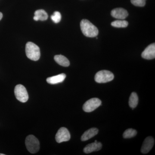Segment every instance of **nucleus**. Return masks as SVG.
Returning a JSON list of instances; mask_svg holds the SVG:
<instances>
[{
	"label": "nucleus",
	"mask_w": 155,
	"mask_h": 155,
	"mask_svg": "<svg viewBox=\"0 0 155 155\" xmlns=\"http://www.w3.org/2000/svg\"><path fill=\"white\" fill-rule=\"evenodd\" d=\"M80 27L84 35L87 37H95L98 34L97 28L87 19L81 20Z\"/></svg>",
	"instance_id": "f257e3e1"
},
{
	"label": "nucleus",
	"mask_w": 155,
	"mask_h": 155,
	"mask_svg": "<svg viewBox=\"0 0 155 155\" xmlns=\"http://www.w3.org/2000/svg\"><path fill=\"white\" fill-rule=\"evenodd\" d=\"M25 53L27 58L33 61H38L41 54L38 46L31 42H28L25 46Z\"/></svg>",
	"instance_id": "f03ea898"
},
{
	"label": "nucleus",
	"mask_w": 155,
	"mask_h": 155,
	"mask_svg": "<svg viewBox=\"0 0 155 155\" xmlns=\"http://www.w3.org/2000/svg\"><path fill=\"white\" fill-rule=\"evenodd\" d=\"M27 149L31 153H35L38 151L40 148L39 142L34 135H28L26 137L25 141Z\"/></svg>",
	"instance_id": "7ed1b4c3"
},
{
	"label": "nucleus",
	"mask_w": 155,
	"mask_h": 155,
	"mask_svg": "<svg viewBox=\"0 0 155 155\" xmlns=\"http://www.w3.org/2000/svg\"><path fill=\"white\" fill-rule=\"evenodd\" d=\"M113 73L108 70H101L97 72L95 75V81L99 83H104L110 82L114 79Z\"/></svg>",
	"instance_id": "20e7f679"
},
{
	"label": "nucleus",
	"mask_w": 155,
	"mask_h": 155,
	"mask_svg": "<svg viewBox=\"0 0 155 155\" xmlns=\"http://www.w3.org/2000/svg\"><path fill=\"white\" fill-rule=\"evenodd\" d=\"M14 94L17 100L22 103H25L28 99V92L25 87L22 84H18L14 88Z\"/></svg>",
	"instance_id": "39448f33"
},
{
	"label": "nucleus",
	"mask_w": 155,
	"mask_h": 155,
	"mask_svg": "<svg viewBox=\"0 0 155 155\" xmlns=\"http://www.w3.org/2000/svg\"><path fill=\"white\" fill-rule=\"evenodd\" d=\"M101 104V101L97 98H93L87 101L83 106V110L87 113L92 112Z\"/></svg>",
	"instance_id": "423d86ee"
},
{
	"label": "nucleus",
	"mask_w": 155,
	"mask_h": 155,
	"mask_svg": "<svg viewBox=\"0 0 155 155\" xmlns=\"http://www.w3.org/2000/svg\"><path fill=\"white\" fill-rule=\"evenodd\" d=\"M70 133L66 127H62L59 129L56 134L55 139L56 141L58 143H61L63 142L69 141L70 140Z\"/></svg>",
	"instance_id": "0eeeda50"
},
{
	"label": "nucleus",
	"mask_w": 155,
	"mask_h": 155,
	"mask_svg": "<svg viewBox=\"0 0 155 155\" xmlns=\"http://www.w3.org/2000/svg\"><path fill=\"white\" fill-rule=\"evenodd\" d=\"M154 144V140L151 136H149L144 140L142 146L141 152L142 153L146 154L149 152Z\"/></svg>",
	"instance_id": "6e6552de"
},
{
	"label": "nucleus",
	"mask_w": 155,
	"mask_h": 155,
	"mask_svg": "<svg viewBox=\"0 0 155 155\" xmlns=\"http://www.w3.org/2000/svg\"><path fill=\"white\" fill-rule=\"evenodd\" d=\"M142 57L146 60H152L155 58V44H152L149 45L143 52Z\"/></svg>",
	"instance_id": "1a4fd4ad"
},
{
	"label": "nucleus",
	"mask_w": 155,
	"mask_h": 155,
	"mask_svg": "<svg viewBox=\"0 0 155 155\" xmlns=\"http://www.w3.org/2000/svg\"><path fill=\"white\" fill-rule=\"evenodd\" d=\"M112 17L116 19H125L128 16V13L125 9L122 8H117L114 9L111 11Z\"/></svg>",
	"instance_id": "9d476101"
},
{
	"label": "nucleus",
	"mask_w": 155,
	"mask_h": 155,
	"mask_svg": "<svg viewBox=\"0 0 155 155\" xmlns=\"http://www.w3.org/2000/svg\"><path fill=\"white\" fill-rule=\"evenodd\" d=\"M102 147V145L101 142L92 143L86 146L84 149V152L85 153H90L94 151L100 150Z\"/></svg>",
	"instance_id": "9b49d317"
},
{
	"label": "nucleus",
	"mask_w": 155,
	"mask_h": 155,
	"mask_svg": "<svg viewBox=\"0 0 155 155\" xmlns=\"http://www.w3.org/2000/svg\"><path fill=\"white\" fill-rule=\"evenodd\" d=\"M66 77V74L64 73L59 74L55 76H52L47 78V81L48 83L51 84H57L61 83L65 80Z\"/></svg>",
	"instance_id": "f8f14e48"
},
{
	"label": "nucleus",
	"mask_w": 155,
	"mask_h": 155,
	"mask_svg": "<svg viewBox=\"0 0 155 155\" xmlns=\"http://www.w3.org/2000/svg\"><path fill=\"white\" fill-rule=\"evenodd\" d=\"M98 129L95 127L88 129L83 134L81 137V140L83 141L88 140L97 135L98 133Z\"/></svg>",
	"instance_id": "ddd939ff"
},
{
	"label": "nucleus",
	"mask_w": 155,
	"mask_h": 155,
	"mask_svg": "<svg viewBox=\"0 0 155 155\" xmlns=\"http://www.w3.org/2000/svg\"><path fill=\"white\" fill-rule=\"evenodd\" d=\"M54 59L58 64L63 67H68L70 65V62L68 59L62 55L55 56Z\"/></svg>",
	"instance_id": "4468645a"
},
{
	"label": "nucleus",
	"mask_w": 155,
	"mask_h": 155,
	"mask_svg": "<svg viewBox=\"0 0 155 155\" xmlns=\"http://www.w3.org/2000/svg\"><path fill=\"white\" fill-rule=\"evenodd\" d=\"M48 14L46 11L44 10H38L35 12V16L33 17V19L35 21L41 20V21H45L48 19Z\"/></svg>",
	"instance_id": "2eb2a0df"
},
{
	"label": "nucleus",
	"mask_w": 155,
	"mask_h": 155,
	"mask_svg": "<svg viewBox=\"0 0 155 155\" xmlns=\"http://www.w3.org/2000/svg\"><path fill=\"white\" fill-rule=\"evenodd\" d=\"M138 97L135 92H132L129 100V105L132 109L135 108L138 104Z\"/></svg>",
	"instance_id": "dca6fc26"
},
{
	"label": "nucleus",
	"mask_w": 155,
	"mask_h": 155,
	"mask_svg": "<svg viewBox=\"0 0 155 155\" xmlns=\"http://www.w3.org/2000/svg\"><path fill=\"white\" fill-rule=\"evenodd\" d=\"M128 24V22L125 20H116L111 23L112 26L116 28H125Z\"/></svg>",
	"instance_id": "f3484780"
},
{
	"label": "nucleus",
	"mask_w": 155,
	"mask_h": 155,
	"mask_svg": "<svg viewBox=\"0 0 155 155\" xmlns=\"http://www.w3.org/2000/svg\"><path fill=\"white\" fill-rule=\"evenodd\" d=\"M137 132L136 130L132 128H129L125 130L123 134V137L124 138H130L134 137L136 135Z\"/></svg>",
	"instance_id": "a211bd4d"
},
{
	"label": "nucleus",
	"mask_w": 155,
	"mask_h": 155,
	"mask_svg": "<svg viewBox=\"0 0 155 155\" xmlns=\"http://www.w3.org/2000/svg\"><path fill=\"white\" fill-rule=\"evenodd\" d=\"M51 19L54 22L58 23L61 21V13L58 11H55L54 12L53 15L51 16Z\"/></svg>",
	"instance_id": "6ab92c4d"
},
{
	"label": "nucleus",
	"mask_w": 155,
	"mask_h": 155,
	"mask_svg": "<svg viewBox=\"0 0 155 155\" xmlns=\"http://www.w3.org/2000/svg\"><path fill=\"white\" fill-rule=\"evenodd\" d=\"M131 2L134 6L143 7L146 4V0H131Z\"/></svg>",
	"instance_id": "aec40b11"
},
{
	"label": "nucleus",
	"mask_w": 155,
	"mask_h": 155,
	"mask_svg": "<svg viewBox=\"0 0 155 155\" xmlns=\"http://www.w3.org/2000/svg\"><path fill=\"white\" fill-rule=\"evenodd\" d=\"M3 17V14L1 12H0V20L2 19Z\"/></svg>",
	"instance_id": "412c9836"
},
{
	"label": "nucleus",
	"mask_w": 155,
	"mask_h": 155,
	"mask_svg": "<svg viewBox=\"0 0 155 155\" xmlns=\"http://www.w3.org/2000/svg\"><path fill=\"white\" fill-rule=\"evenodd\" d=\"M0 155H5V154L0 153Z\"/></svg>",
	"instance_id": "4be33fe9"
}]
</instances>
